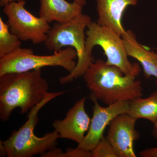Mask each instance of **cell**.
Masks as SVG:
<instances>
[{"label": "cell", "instance_id": "6da1fadb", "mask_svg": "<svg viewBox=\"0 0 157 157\" xmlns=\"http://www.w3.org/2000/svg\"><path fill=\"white\" fill-rule=\"evenodd\" d=\"M137 76L124 74L119 68L98 59L92 63L83 76L90 98L109 105L142 97L143 88L141 82L136 79Z\"/></svg>", "mask_w": 157, "mask_h": 157}, {"label": "cell", "instance_id": "7a4b0ae2", "mask_svg": "<svg viewBox=\"0 0 157 157\" xmlns=\"http://www.w3.org/2000/svg\"><path fill=\"white\" fill-rule=\"evenodd\" d=\"M48 90V82L42 77L41 69L0 76V118L7 121L17 107L21 114L27 113L42 102Z\"/></svg>", "mask_w": 157, "mask_h": 157}, {"label": "cell", "instance_id": "3957f363", "mask_svg": "<svg viewBox=\"0 0 157 157\" xmlns=\"http://www.w3.org/2000/svg\"><path fill=\"white\" fill-rule=\"evenodd\" d=\"M91 21L90 16L82 13L67 22H55L51 28L44 43L47 50L55 52L61 50L63 47H71L76 50L77 54L76 67L68 75L59 78L61 84H67L83 76L94 61V57L88 55L86 49V34L85 30Z\"/></svg>", "mask_w": 157, "mask_h": 157}, {"label": "cell", "instance_id": "277c9868", "mask_svg": "<svg viewBox=\"0 0 157 157\" xmlns=\"http://www.w3.org/2000/svg\"><path fill=\"white\" fill-rule=\"evenodd\" d=\"M66 92L48 93L42 102L30 110L27 121L16 131H13L8 139L3 141L8 157H31L40 155L56 147L59 134L54 130L43 137H37L34 129L39 121L38 113L48 102L63 94Z\"/></svg>", "mask_w": 157, "mask_h": 157}, {"label": "cell", "instance_id": "5b68a950", "mask_svg": "<svg viewBox=\"0 0 157 157\" xmlns=\"http://www.w3.org/2000/svg\"><path fill=\"white\" fill-rule=\"evenodd\" d=\"M49 56L34 54L30 48H20L14 53L0 58V76L11 73H22L46 67H60L71 73L76 67V50L67 47Z\"/></svg>", "mask_w": 157, "mask_h": 157}, {"label": "cell", "instance_id": "8992f818", "mask_svg": "<svg viewBox=\"0 0 157 157\" xmlns=\"http://www.w3.org/2000/svg\"><path fill=\"white\" fill-rule=\"evenodd\" d=\"M86 32V49L88 55L92 56L93 48L99 46L107 57L106 63L119 68L124 74H135L140 72V65L132 63L124 45L121 36L111 29L91 21Z\"/></svg>", "mask_w": 157, "mask_h": 157}, {"label": "cell", "instance_id": "52a82bcc", "mask_svg": "<svg viewBox=\"0 0 157 157\" xmlns=\"http://www.w3.org/2000/svg\"><path fill=\"white\" fill-rule=\"evenodd\" d=\"M25 0L12 2L4 7L8 17L7 23L12 33L21 41H30L33 44L44 43L51 27L42 17H36L25 9Z\"/></svg>", "mask_w": 157, "mask_h": 157}, {"label": "cell", "instance_id": "ba28073f", "mask_svg": "<svg viewBox=\"0 0 157 157\" xmlns=\"http://www.w3.org/2000/svg\"><path fill=\"white\" fill-rule=\"evenodd\" d=\"M91 99L94 103L93 117L88 131L77 147L92 151L104 137L105 128L112 120L120 114L128 113L130 101L117 102L104 107L99 104L97 99Z\"/></svg>", "mask_w": 157, "mask_h": 157}, {"label": "cell", "instance_id": "9c48e42d", "mask_svg": "<svg viewBox=\"0 0 157 157\" xmlns=\"http://www.w3.org/2000/svg\"><path fill=\"white\" fill-rule=\"evenodd\" d=\"M137 120L124 113L116 117L109 124L106 137L118 157H136L134 143L140 136L135 129Z\"/></svg>", "mask_w": 157, "mask_h": 157}, {"label": "cell", "instance_id": "30bf717a", "mask_svg": "<svg viewBox=\"0 0 157 157\" xmlns=\"http://www.w3.org/2000/svg\"><path fill=\"white\" fill-rule=\"evenodd\" d=\"M86 101L85 97L81 98L68 110L64 119L54 121L52 126L61 138L70 139L78 144L84 139L91 122L85 109Z\"/></svg>", "mask_w": 157, "mask_h": 157}, {"label": "cell", "instance_id": "8fae6325", "mask_svg": "<svg viewBox=\"0 0 157 157\" xmlns=\"http://www.w3.org/2000/svg\"><path fill=\"white\" fill-rule=\"evenodd\" d=\"M97 23L107 27L120 36L125 33L122 25L124 12L129 6H135L137 0H96Z\"/></svg>", "mask_w": 157, "mask_h": 157}, {"label": "cell", "instance_id": "7c38bea8", "mask_svg": "<svg viewBox=\"0 0 157 157\" xmlns=\"http://www.w3.org/2000/svg\"><path fill=\"white\" fill-rule=\"evenodd\" d=\"M83 6L73 1L40 0L39 17L49 23H65L82 13Z\"/></svg>", "mask_w": 157, "mask_h": 157}, {"label": "cell", "instance_id": "4fadbf2b", "mask_svg": "<svg viewBox=\"0 0 157 157\" xmlns=\"http://www.w3.org/2000/svg\"><path fill=\"white\" fill-rule=\"evenodd\" d=\"M121 36L128 56L136 59L142 65L147 78L154 76L157 79V54L140 44L132 31H126Z\"/></svg>", "mask_w": 157, "mask_h": 157}, {"label": "cell", "instance_id": "5bb4252c", "mask_svg": "<svg viewBox=\"0 0 157 157\" xmlns=\"http://www.w3.org/2000/svg\"><path fill=\"white\" fill-rule=\"evenodd\" d=\"M127 113L136 119H145L154 123L157 120V91L148 98L140 97L130 101Z\"/></svg>", "mask_w": 157, "mask_h": 157}, {"label": "cell", "instance_id": "9a60e30c", "mask_svg": "<svg viewBox=\"0 0 157 157\" xmlns=\"http://www.w3.org/2000/svg\"><path fill=\"white\" fill-rule=\"evenodd\" d=\"M21 45V41L11 33L8 24L0 17V58L19 50Z\"/></svg>", "mask_w": 157, "mask_h": 157}, {"label": "cell", "instance_id": "2e32d148", "mask_svg": "<svg viewBox=\"0 0 157 157\" xmlns=\"http://www.w3.org/2000/svg\"><path fill=\"white\" fill-rule=\"evenodd\" d=\"M93 157H118L106 137H103L92 151Z\"/></svg>", "mask_w": 157, "mask_h": 157}, {"label": "cell", "instance_id": "e0dca14e", "mask_svg": "<svg viewBox=\"0 0 157 157\" xmlns=\"http://www.w3.org/2000/svg\"><path fill=\"white\" fill-rule=\"evenodd\" d=\"M64 157H93L90 151L77 147L76 148H68L64 153Z\"/></svg>", "mask_w": 157, "mask_h": 157}, {"label": "cell", "instance_id": "ac0fdd59", "mask_svg": "<svg viewBox=\"0 0 157 157\" xmlns=\"http://www.w3.org/2000/svg\"><path fill=\"white\" fill-rule=\"evenodd\" d=\"M64 153L60 148L55 147L41 155L42 157H64Z\"/></svg>", "mask_w": 157, "mask_h": 157}, {"label": "cell", "instance_id": "d6986e66", "mask_svg": "<svg viewBox=\"0 0 157 157\" xmlns=\"http://www.w3.org/2000/svg\"><path fill=\"white\" fill-rule=\"evenodd\" d=\"M141 157H157V147L145 149L139 154Z\"/></svg>", "mask_w": 157, "mask_h": 157}, {"label": "cell", "instance_id": "ffe728a7", "mask_svg": "<svg viewBox=\"0 0 157 157\" xmlns=\"http://www.w3.org/2000/svg\"><path fill=\"white\" fill-rule=\"evenodd\" d=\"M23 0H0V6L4 7L7 4L12 2H20Z\"/></svg>", "mask_w": 157, "mask_h": 157}, {"label": "cell", "instance_id": "44dd1931", "mask_svg": "<svg viewBox=\"0 0 157 157\" xmlns=\"http://www.w3.org/2000/svg\"><path fill=\"white\" fill-rule=\"evenodd\" d=\"M1 157L7 156V153L5 146L3 144V141H1Z\"/></svg>", "mask_w": 157, "mask_h": 157}, {"label": "cell", "instance_id": "7402d4cb", "mask_svg": "<svg viewBox=\"0 0 157 157\" xmlns=\"http://www.w3.org/2000/svg\"><path fill=\"white\" fill-rule=\"evenodd\" d=\"M153 124V128L152 130V135L157 139V120Z\"/></svg>", "mask_w": 157, "mask_h": 157}, {"label": "cell", "instance_id": "603a6c76", "mask_svg": "<svg viewBox=\"0 0 157 157\" xmlns=\"http://www.w3.org/2000/svg\"><path fill=\"white\" fill-rule=\"evenodd\" d=\"M74 2L82 6H85L86 3V0H74Z\"/></svg>", "mask_w": 157, "mask_h": 157}]
</instances>
